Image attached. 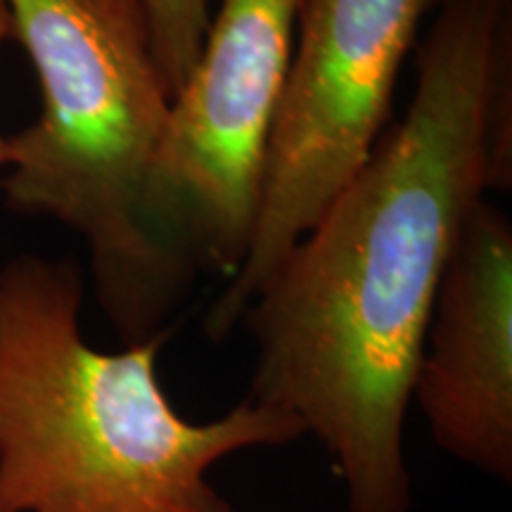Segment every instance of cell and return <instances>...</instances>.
<instances>
[{"label": "cell", "instance_id": "2", "mask_svg": "<svg viewBox=\"0 0 512 512\" xmlns=\"http://www.w3.org/2000/svg\"><path fill=\"white\" fill-rule=\"evenodd\" d=\"M81 302L72 259L24 254L0 271V512H235L211 467L304 437L247 396L188 420L159 382L169 335L100 351Z\"/></svg>", "mask_w": 512, "mask_h": 512}, {"label": "cell", "instance_id": "5", "mask_svg": "<svg viewBox=\"0 0 512 512\" xmlns=\"http://www.w3.org/2000/svg\"><path fill=\"white\" fill-rule=\"evenodd\" d=\"M302 0H223L171 100L159 195L200 273L233 278L252 242Z\"/></svg>", "mask_w": 512, "mask_h": 512}, {"label": "cell", "instance_id": "3", "mask_svg": "<svg viewBox=\"0 0 512 512\" xmlns=\"http://www.w3.org/2000/svg\"><path fill=\"white\" fill-rule=\"evenodd\" d=\"M41 88L10 140L5 202L88 245L95 297L124 347L169 335L200 278L166 221L159 155L171 100L136 0H5Z\"/></svg>", "mask_w": 512, "mask_h": 512}, {"label": "cell", "instance_id": "8", "mask_svg": "<svg viewBox=\"0 0 512 512\" xmlns=\"http://www.w3.org/2000/svg\"><path fill=\"white\" fill-rule=\"evenodd\" d=\"M5 41H12V17L5 0H0V46H3ZM10 157V140L8 136L0 133V169H3V166H10Z\"/></svg>", "mask_w": 512, "mask_h": 512}, {"label": "cell", "instance_id": "7", "mask_svg": "<svg viewBox=\"0 0 512 512\" xmlns=\"http://www.w3.org/2000/svg\"><path fill=\"white\" fill-rule=\"evenodd\" d=\"M143 12L152 57L169 100H174L195 67L207 38L209 0H136Z\"/></svg>", "mask_w": 512, "mask_h": 512}, {"label": "cell", "instance_id": "6", "mask_svg": "<svg viewBox=\"0 0 512 512\" xmlns=\"http://www.w3.org/2000/svg\"><path fill=\"white\" fill-rule=\"evenodd\" d=\"M413 401L441 451L512 482V226L486 200L441 273Z\"/></svg>", "mask_w": 512, "mask_h": 512}, {"label": "cell", "instance_id": "1", "mask_svg": "<svg viewBox=\"0 0 512 512\" xmlns=\"http://www.w3.org/2000/svg\"><path fill=\"white\" fill-rule=\"evenodd\" d=\"M512 185V5L441 0L408 114L256 290L247 399L328 456L347 512H413L406 415L451 249Z\"/></svg>", "mask_w": 512, "mask_h": 512}, {"label": "cell", "instance_id": "4", "mask_svg": "<svg viewBox=\"0 0 512 512\" xmlns=\"http://www.w3.org/2000/svg\"><path fill=\"white\" fill-rule=\"evenodd\" d=\"M441 0H302L290 69L268 143L252 242L209 306L223 342L283 256L368 162L420 24Z\"/></svg>", "mask_w": 512, "mask_h": 512}]
</instances>
